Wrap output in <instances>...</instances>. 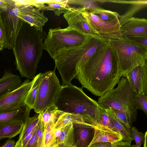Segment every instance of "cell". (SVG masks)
Listing matches in <instances>:
<instances>
[{
  "mask_svg": "<svg viewBox=\"0 0 147 147\" xmlns=\"http://www.w3.org/2000/svg\"><path fill=\"white\" fill-rule=\"evenodd\" d=\"M121 76L117 55L108 41L77 69L82 86L100 97L114 88Z\"/></svg>",
  "mask_w": 147,
  "mask_h": 147,
  "instance_id": "1",
  "label": "cell"
},
{
  "mask_svg": "<svg viewBox=\"0 0 147 147\" xmlns=\"http://www.w3.org/2000/svg\"><path fill=\"white\" fill-rule=\"evenodd\" d=\"M47 35L45 32L23 23L12 49L16 69L22 77L33 80L36 76L44 49L43 40Z\"/></svg>",
  "mask_w": 147,
  "mask_h": 147,
  "instance_id": "2",
  "label": "cell"
},
{
  "mask_svg": "<svg viewBox=\"0 0 147 147\" xmlns=\"http://www.w3.org/2000/svg\"><path fill=\"white\" fill-rule=\"evenodd\" d=\"M54 104L59 110L80 115L85 121L97 123L99 106L97 102L71 84L61 86Z\"/></svg>",
  "mask_w": 147,
  "mask_h": 147,
  "instance_id": "3",
  "label": "cell"
},
{
  "mask_svg": "<svg viewBox=\"0 0 147 147\" xmlns=\"http://www.w3.org/2000/svg\"><path fill=\"white\" fill-rule=\"evenodd\" d=\"M99 42L94 36H88L80 46L69 50L54 59L55 67L65 85L71 84L76 76L77 69L99 49Z\"/></svg>",
  "mask_w": 147,
  "mask_h": 147,
  "instance_id": "4",
  "label": "cell"
},
{
  "mask_svg": "<svg viewBox=\"0 0 147 147\" xmlns=\"http://www.w3.org/2000/svg\"><path fill=\"white\" fill-rule=\"evenodd\" d=\"M117 84L116 88L99 97L97 102L105 109L112 107L125 113L132 126L136 121L137 115L136 94L131 88L127 78L121 77Z\"/></svg>",
  "mask_w": 147,
  "mask_h": 147,
  "instance_id": "5",
  "label": "cell"
},
{
  "mask_svg": "<svg viewBox=\"0 0 147 147\" xmlns=\"http://www.w3.org/2000/svg\"><path fill=\"white\" fill-rule=\"evenodd\" d=\"M108 41L117 55L122 77L125 78L136 67L147 63V47L125 36Z\"/></svg>",
  "mask_w": 147,
  "mask_h": 147,
  "instance_id": "6",
  "label": "cell"
},
{
  "mask_svg": "<svg viewBox=\"0 0 147 147\" xmlns=\"http://www.w3.org/2000/svg\"><path fill=\"white\" fill-rule=\"evenodd\" d=\"M87 35L69 27L64 29H50L45 39L44 49L54 59L67 51L81 45Z\"/></svg>",
  "mask_w": 147,
  "mask_h": 147,
  "instance_id": "7",
  "label": "cell"
},
{
  "mask_svg": "<svg viewBox=\"0 0 147 147\" xmlns=\"http://www.w3.org/2000/svg\"><path fill=\"white\" fill-rule=\"evenodd\" d=\"M55 71L42 73L37 95L33 109L37 114L54 104L61 88Z\"/></svg>",
  "mask_w": 147,
  "mask_h": 147,
  "instance_id": "8",
  "label": "cell"
},
{
  "mask_svg": "<svg viewBox=\"0 0 147 147\" xmlns=\"http://www.w3.org/2000/svg\"><path fill=\"white\" fill-rule=\"evenodd\" d=\"M18 7L14 0L0 11L4 36V48L12 49L24 22L17 16Z\"/></svg>",
  "mask_w": 147,
  "mask_h": 147,
  "instance_id": "9",
  "label": "cell"
},
{
  "mask_svg": "<svg viewBox=\"0 0 147 147\" xmlns=\"http://www.w3.org/2000/svg\"><path fill=\"white\" fill-rule=\"evenodd\" d=\"M89 24L95 34L107 40H116L122 37L119 18L105 21L90 11L83 12Z\"/></svg>",
  "mask_w": 147,
  "mask_h": 147,
  "instance_id": "10",
  "label": "cell"
},
{
  "mask_svg": "<svg viewBox=\"0 0 147 147\" xmlns=\"http://www.w3.org/2000/svg\"><path fill=\"white\" fill-rule=\"evenodd\" d=\"M18 7L17 16L24 22L26 23L37 30L42 31L43 26L48 20L43 11L34 6L22 3L21 0H13Z\"/></svg>",
  "mask_w": 147,
  "mask_h": 147,
  "instance_id": "11",
  "label": "cell"
},
{
  "mask_svg": "<svg viewBox=\"0 0 147 147\" xmlns=\"http://www.w3.org/2000/svg\"><path fill=\"white\" fill-rule=\"evenodd\" d=\"M25 80L20 85L0 99V113L19 108L25 104L24 100L33 82Z\"/></svg>",
  "mask_w": 147,
  "mask_h": 147,
  "instance_id": "12",
  "label": "cell"
},
{
  "mask_svg": "<svg viewBox=\"0 0 147 147\" xmlns=\"http://www.w3.org/2000/svg\"><path fill=\"white\" fill-rule=\"evenodd\" d=\"M87 10L84 6L71 7L63 15L68 26L85 35L95 34L83 13Z\"/></svg>",
  "mask_w": 147,
  "mask_h": 147,
  "instance_id": "13",
  "label": "cell"
},
{
  "mask_svg": "<svg viewBox=\"0 0 147 147\" xmlns=\"http://www.w3.org/2000/svg\"><path fill=\"white\" fill-rule=\"evenodd\" d=\"M125 78L136 94H147V63L136 67L127 74Z\"/></svg>",
  "mask_w": 147,
  "mask_h": 147,
  "instance_id": "14",
  "label": "cell"
},
{
  "mask_svg": "<svg viewBox=\"0 0 147 147\" xmlns=\"http://www.w3.org/2000/svg\"><path fill=\"white\" fill-rule=\"evenodd\" d=\"M120 30L122 36L147 37V20L132 17L121 25Z\"/></svg>",
  "mask_w": 147,
  "mask_h": 147,
  "instance_id": "15",
  "label": "cell"
},
{
  "mask_svg": "<svg viewBox=\"0 0 147 147\" xmlns=\"http://www.w3.org/2000/svg\"><path fill=\"white\" fill-rule=\"evenodd\" d=\"M74 137L78 147H88L94 134V125L86 121L73 123Z\"/></svg>",
  "mask_w": 147,
  "mask_h": 147,
  "instance_id": "16",
  "label": "cell"
},
{
  "mask_svg": "<svg viewBox=\"0 0 147 147\" xmlns=\"http://www.w3.org/2000/svg\"><path fill=\"white\" fill-rule=\"evenodd\" d=\"M94 134L92 142L88 147L98 142L113 143L121 141L123 137L118 132L100 124L94 125Z\"/></svg>",
  "mask_w": 147,
  "mask_h": 147,
  "instance_id": "17",
  "label": "cell"
},
{
  "mask_svg": "<svg viewBox=\"0 0 147 147\" xmlns=\"http://www.w3.org/2000/svg\"><path fill=\"white\" fill-rule=\"evenodd\" d=\"M31 109L25 104L14 109L0 113V123L14 122H21L24 124Z\"/></svg>",
  "mask_w": 147,
  "mask_h": 147,
  "instance_id": "18",
  "label": "cell"
},
{
  "mask_svg": "<svg viewBox=\"0 0 147 147\" xmlns=\"http://www.w3.org/2000/svg\"><path fill=\"white\" fill-rule=\"evenodd\" d=\"M22 83L20 77L10 70L5 71L0 79V99L17 88Z\"/></svg>",
  "mask_w": 147,
  "mask_h": 147,
  "instance_id": "19",
  "label": "cell"
},
{
  "mask_svg": "<svg viewBox=\"0 0 147 147\" xmlns=\"http://www.w3.org/2000/svg\"><path fill=\"white\" fill-rule=\"evenodd\" d=\"M68 1H41L38 3L37 8L40 10H52L55 14L59 16L62 13H66L71 7L68 4Z\"/></svg>",
  "mask_w": 147,
  "mask_h": 147,
  "instance_id": "20",
  "label": "cell"
},
{
  "mask_svg": "<svg viewBox=\"0 0 147 147\" xmlns=\"http://www.w3.org/2000/svg\"><path fill=\"white\" fill-rule=\"evenodd\" d=\"M24 124L21 122L0 123V141L7 138L11 139L20 134Z\"/></svg>",
  "mask_w": 147,
  "mask_h": 147,
  "instance_id": "21",
  "label": "cell"
},
{
  "mask_svg": "<svg viewBox=\"0 0 147 147\" xmlns=\"http://www.w3.org/2000/svg\"><path fill=\"white\" fill-rule=\"evenodd\" d=\"M64 112L59 110L54 104L39 113L40 121L45 128L48 124H55L60 115Z\"/></svg>",
  "mask_w": 147,
  "mask_h": 147,
  "instance_id": "22",
  "label": "cell"
},
{
  "mask_svg": "<svg viewBox=\"0 0 147 147\" xmlns=\"http://www.w3.org/2000/svg\"><path fill=\"white\" fill-rule=\"evenodd\" d=\"M107 111L110 121L114 127L120 134L123 137L122 141L128 142L131 144L134 140L131 129H129L120 122L108 109Z\"/></svg>",
  "mask_w": 147,
  "mask_h": 147,
  "instance_id": "23",
  "label": "cell"
},
{
  "mask_svg": "<svg viewBox=\"0 0 147 147\" xmlns=\"http://www.w3.org/2000/svg\"><path fill=\"white\" fill-rule=\"evenodd\" d=\"M42 73L37 75L33 79L32 85L26 96L24 102L31 109L34 105L40 83Z\"/></svg>",
  "mask_w": 147,
  "mask_h": 147,
  "instance_id": "24",
  "label": "cell"
},
{
  "mask_svg": "<svg viewBox=\"0 0 147 147\" xmlns=\"http://www.w3.org/2000/svg\"><path fill=\"white\" fill-rule=\"evenodd\" d=\"M84 121L82 117L80 115L63 112L58 118L55 124L54 128H62L71 123H78Z\"/></svg>",
  "mask_w": 147,
  "mask_h": 147,
  "instance_id": "25",
  "label": "cell"
},
{
  "mask_svg": "<svg viewBox=\"0 0 147 147\" xmlns=\"http://www.w3.org/2000/svg\"><path fill=\"white\" fill-rule=\"evenodd\" d=\"M92 13L98 16L105 21H110L115 19L119 18V14L117 12L113 11L98 7H94L90 11Z\"/></svg>",
  "mask_w": 147,
  "mask_h": 147,
  "instance_id": "26",
  "label": "cell"
},
{
  "mask_svg": "<svg viewBox=\"0 0 147 147\" xmlns=\"http://www.w3.org/2000/svg\"><path fill=\"white\" fill-rule=\"evenodd\" d=\"M39 121V114L31 117H29L24 124L18 140L20 142H21L25 136L38 125Z\"/></svg>",
  "mask_w": 147,
  "mask_h": 147,
  "instance_id": "27",
  "label": "cell"
},
{
  "mask_svg": "<svg viewBox=\"0 0 147 147\" xmlns=\"http://www.w3.org/2000/svg\"><path fill=\"white\" fill-rule=\"evenodd\" d=\"M147 0H138L135 3L132 5V7L129 12L125 14L120 16L119 20L121 25L123 24L127 20L131 18L137 11L146 6Z\"/></svg>",
  "mask_w": 147,
  "mask_h": 147,
  "instance_id": "28",
  "label": "cell"
},
{
  "mask_svg": "<svg viewBox=\"0 0 147 147\" xmlns=\"http://www.w3.org/2000/svg\"><path fill=\"white\" fill-rule=\"evenodd\" d=\"M96 124H102L119 133L113 125L106 110L100 105Z\"/></svg>",
  "mask_w": 147,
  "mask_h": 147,
  "instance_id": "29",
  "label": "cell"
},
{
  "mask_svg": "<svg viewBox=\"0 0 147 147\" xmlns=\"http://www.w3.org/2000/svg\"><path fill=\"white\" fill-rule=\"evenodd\" d=\"M54 124H48L44 128L43 147H46L55 139L54 134Z\"/></svg>",
  "mask_w": 147,
  "mask_h": 147,
  "instance_id": "30",
  "label": "cell"
},
{
  "mask_svg": "<svg viewBox=\"0 0 147 147\" xmlns=\"http://www.w3.org/2000/svg\"><path fill=\"white\" fill-rule=\"evenodd\" d=\"M135 102L137 109L142 111L147 115V94L143 93L136 95Z\"/></svg>",
  "mask_w": 147,
  "mask_h": 147,
  "instance_id": "31",
  "label": "cell"
},
{
  "mask_svg": "<svg viewBox=\"0 0 147 147\" xmlns=\"http://www.w3.org/2000/svg\"><path fill=\"white\" fill-rule=\"evenodd\" d=\"M108 109L113 113L116 118L126 127L130 129L131 126L128 119L125 113L115 108L110 107Z\"/></svg>",
  "mask_w": 147,
  "mask_h": 147,
  "instance_id": "32",
  "label": "cell"
},
{
  "mask_svg": "<svg viewBox=\"0 0 147 147\" xmlns=\"http://www.w3.org/2000/svg\"><path fill=\"white\" fill-rule=\"evenodd\" d=\"M131 129L134 140L136 143V146L138 147H141L144 142L145 134L142 132H139L138 129L135 127L132 126Z\"/></svg>",
  "mask_w": 147,
  "mask_h": 147,
  "instance_id": "33",
  "label": "cell"
},
{
  "mask_svg": "<svg viewBox=\"0 0 147 147\" xmlns=\"http://www.w3.org/2000/svg\"><path fill=\"white\" fill-rule=\"evenodd\" d=\"M44 128L39 121L36 129V135L37 138L36 147H43Z\"/></svg>",
  "mask_w": 147,
  "mask_h": 147,
  "instance_id": "34",
  "label": "cell"
},
{
  "mask_svg": "<svg viewBox=\"0 0 147 147\" xmlns=\"http://www.w3.org/2000/svg\"><path fill=\"white\" fill-rule=\"evenodd\" d=\"M58 147H78L74 141V132L71 133L62 143L58 145Z\"/></svg>",
  "mask_w": 147,
  "mask_h": 147,
  "instance_id": "35",
  "label": "cell"
},
{
  "mask_svg": "<svg viewBox=\"0 0 147 147\" xmlns=\"http://www.w3.org/2000/svg\"><path fill=\"white\" fill-rule=\"evenodd\" d=\"M125 36L127 37L130 40L147 47V37L132 36Z\"/></svg>",
  "mask_w": 147,
  "mask_h": 147,
  "instance_id": "36",
  "label": "cell"
},
{
  "mask_svg": "<svg viewBox=\"0 0 147 147\" xmlns=\"http://www.w3.org/2000/svg\"><path fill=\"white\" fill-rule=\"evenodd\" d=\"M38 125L30 132L28 133L21 142H20L22 147H25L26 146L28 143L31 138L35 131Z\"/></svg>",
  "mask_w": 147,
  "mask_h": 147,
  "instance_id": "37",
  "label": "cell"
},
{
  "mask_svg": "<svg viewBox=\"0 0 147 147\" xmlns=\"http://www.w3.org/2000/svg\"><path fill=\"white\" fill-rule=\"evenodd\" d=\"M36 129L25 147H36L37 138L36 133Z\"/></svg>",
  "mask_w": 147,
  "mask_h": 147,
  "instance_id": "38",
  "label": "cell"
},
{
  "mask_svg": "<svg viewBox=\"0 0 147 147\" xmlns=\"http://www.w3.org/2000/svg\"><path fill=\"white\" fill-rule=\"evenodd\" d=\"M111 146L112 147H131V145L128 142L121 140L111 143Z\"/></svg>",
  "mask_w": 147,
  "mask_h": 147,
  "instance_id": "39",
  "label": "cell"
},
{
  "mask_svg": "<svg viewBox=\"0 0 147 147\" xmlns=\"http://www.w3.org/2000/svg\"><path fill=\"white\" fill-rule=\"evenodd\" d=\"M4 36L3 29L2 24L0 11V51L4 48Z\"/></svg>",
  "mask_w": 147,
  "mask_h": 147,
  "instance_id": "40",
  "label": "cell"
},
{
  "mask_svg": "<svg viewBox=\"0 0 147 147\" xmlns=\"http://www.w3.org/2000/svg\"><path fill=\"white\" fill-rule=\"evenodd\" d=\"M89 147H111L110 142H98L94 143Z\"/></svg>",
  "mask_w": 147,
  "mask_h": 147,
  "instance_id": "41",
  "label": "cell"
},
{
  "mask_svg": "<svg viewBox=\"0 0 147 147\" xmlns=\"http://www.w3.org/2000/svg\"><path fill=\"white\" fill-rule=\"evenodd\" d=\"M16 142L13 140H8L1 147H14Z\"/></svg>",
  "mask_w": 147,
  "mask_h": 147,
  "instance_id": "42",
  "label": "cell"
},
{
  "mask_svg": "<svg viewBox=\"0 0 147 147\" xmlns=\"http://www.w3.org/2000/svg\"><path fill=\"white\" fill-rule=\"evenodd\" d=\"M12 0H0V11L2 10L8 4L10 3Z\"/></svg>",
  "mask_w": 147,
  "mask_h": 147,
  "instance_id": "43",
  "label": "cell"
},
{
  "mask_svg": "<svg viewBox=\"0 0 147 147\" xmlns=\"http://www.w3.org/2000/svg\"><path fill=\"white\" fill-rule=\"evenodd\" d=\"M54 131L56 140H57L59 138L61 134L62 131V128H54Z\"/></svg>",
  "mask_w": 147,
  "mask_h": 147,
  "instance_id": "44",
  "label": "cell"
},
{
  "mask_svg": "<svg viewBox=\"0 0 147 147\" xmlns=\"http://www.w3.org/2000/svg\"><path fill=\"white\" fill-rule=\"evenodd\" d=\"M46 147H58L56 139L53 140Z\"/></svg>",
  "mask_w": 147,
  "mask_h": 147,
  "instance_id": "45",
  "label": "cell"
},
{
  "mask_svg": "<svg viewBox=\"0 0 147 147\" xmlns=\"http://www.w3.org/2000/svg\"><path fill=\"white\" fill-rule=\"evenodd\" d=\"M147 134V131H146L145 133V138L144 141V146L143 147H147L146 144V137Z\"/></svg>",
  "mask_w": 147,
  "mask_h": 147,
  "instance_id": "46",
  "label": "cell"
},
{
  "mask_svg": "<svg viewBox=\"0 0 147 147\" xmlns=\"http://www.w3.org/2000/svg\"><path fill=\"white\" fill-rule=\"evenodd\" d=\"M14 147H22L20 142L18 140Z\"/></svg>",
  "mask_w": 147,
  "mask_h": 147,
  "instance_id": "47",
  "label": "cell"
},
{
  "mask_svg": "<svg viewBox=\"0 0 147 147\" xmlns=\"http://www.w3.org/2000/svg\"><path fill=\"white\" fill-rule=\"evenodd\" d=\"M131 147H138L136 146L135 145H133L131 146Z\"/></svg>",
  "mask_w": 147,
  "mask_h": 147,
  "instance_id": "48",
  "label": "cell"
},
{
  "mask_svg": "<svg viewBox=\"0 0 147 147\" xmlns=\"http://www.w3.org/2000/svg\"><path fill=\"white\" fill-rule=\"evenodd\" d=\"M111 147H112L111 146Z\"/></svg>",
  "mask_w": 147,
  "mask_h": 147,
  "instance_id": "49",
  "label": "cell"
}]
</instances>
